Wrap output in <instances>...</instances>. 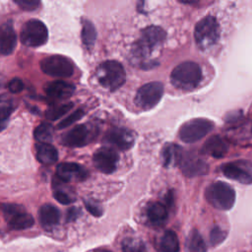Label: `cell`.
Segmentation results:
<instances>
[{
	"instance_id": "39",
	"label": "cell",
	"mask_w": 252,
	"mask_h": 252,
	"mask_svg": "<svg viewBox=\"0 0 252 252\" xmlns=\"http://www.w3.org/2000/svg\"><path fill=\"white\" fill-rule=\"evenodd\" d=\"M92 252H112V251H110L108 249H104V248H97V249H94Z\"/></svg>"
},
{
	"instance_id": "32",
	"label": "cell",
	"mask_w": 252,
	"mask_h": 252,
	"mask_svg": "<svg viewBox=\"0 0 252 252\" xmlns=\"http://www.w3.org/2000/svg\"><path fill=\"white\" fill-rule=\"evenodd\" d=\"M226 236V231L222 230L220 227L219 226H215L210 234V241L211 244L216 246L218 244H220L221 241H223V239Z\"/></svg>"
},
{
	"instance_id": "23",
	"label": "cell",
	"mask_w": 252,
	"mask_h": 252,
	"mask_svg": "<svg viewBox=\"0 0 252 252\" xmlns=\"http://www.w3.org/2000/svg\"><path fill=\"white\" fill-rule=\"evenodd\" d=\"M182 149L174 144H168L164 147L162 151V161L164 166L175 165L179 163L180 158L182 156Z\"/></svg>"
},
{
	"instance_id": "25",
	"label": "cell",
	"mask_w": 252,
	"mask_h": 252,
	"mask_svg": "<svg viewBox=\"0 0 252 252\" xmlns=\"http://www.w3.org/2000/svg\"><path fill=\"white\" fill-rule=\"evenodd\" d=\"M186 251L187 252H206V244L197 230H192L186 240Z\"/></svg>"
},
{
	"instance_id": "4",
	"label": "cell",
	"mask_w": 252,
	"mask_h": 252,
	"mask_svg": "<svg viewBox=\"0 0 252 252\" xmlns=\"http://www.w3.org/2000/svg\"><path fill=\"white\" fill-rule=\"evenodd\" d=\"M220 34L219 23L213 16H207L196 24L194 36L201 49H207L215 45L220 38Z\"/></svg>"
},
{
	"instance_id": "27",
	"label": "cell",
	"mask_w": 252,
	"mask_h": 252,
	"mask_svg": "<svg viewBox=\"0 0 252 252\" xmlns=\"http://www.w3.org/2000/svg\"><path fill=\"white\" fill-rule=\"evenodd\" d=\"M34 138L42 144H50L53 139V128L49 123H41L34 129Z\"/></svg>"
},
{
	"instance_id": "15",
	"label": "cell",
	"mask_w": 252,
	"mask_h": 252,
	"mask_svg": "<svg viewBox=\"0 0 252 252\" xmlns=\"http://www.w3.org/2000/svg\"><path fill=\"white\" fill-rule=\"evenodd\" d=\"M178 165L183 174L188 177L206 174L208 171V164L206 161L190 153H182Z\"/></svg>"
},
{
	"instance_id": "2",
	"label": "cell",
	"mask_w": 252,
	"mask_h": 252,
	"mask_svg": "<svg viewBox=\"0 0 252 252\" xmlns=\"http://www.w3.org/2000/svg\"><path fill=\"white\" fill-rule=\"evenodd\" d=\"M98 83L105 89L113 92L122 87L126 81V73L121 63L107 60L97 68Z\"/></svg>"
},
{
	"instance_id": "6",
	"label": "cell",
	"mask_w": 252,
	"mask_h": 252,
	"mask_svg": "<svg viewBox=\"0 0 252 252\" xmlns=\"http://www.w3.org/2000/svg\"><path fill=\"white\" fill-rule=\"evenodd\" d=\"M165 32L158 26H150L143 30L141 37L137 42L136 52L139 56L145 57L159 47L165 40Z\"/></svg>"
},
{
	"instance_id": "11",
	"label": "cell",
	"mask_w": 252,
	"mask_h": 252,
	"mask_svg": "<svg viewBox=\"0 0 252 252\" xmlns=\"http://www.w3.org/2000/svg\"><path fill=\"white\" fill-rule=\"evenodd\" d=\"M94 126L89 124H80L65 133L62 138V143L70 148H80L91 143L96 136Z\"/></svg>"
},
{
	"instance_id": "17",
	"label": "cell",
	"mask_w": 252,
	"mask_h": 252,
	"mask_svg": "<svg viewBox=\"0 0 252 252\" xmlns=\"http://www.w3.org/2000/svg\"><path fill=\"white\" fill-rule=\"evenodd\" d=\"M17 45V34L11 21L0 26V54H11Z\"/></svg>"
},
{
	"instance_id": "30",
	"label": "cell",
	"mask_w": 252,
	"mask_h": 252,
	"mask_svg": "<svg viewBox=\"0 0 252 252\" xmlns=\"http://www.w3.org/2000/svg\"><path fill=\"white\" fill-rule=\"evenodd\" d=\"M15 105L12 98L2 95L0 96V118L9 119V116L14 111Z\"/></svg>"
},
{
	"instance_id": "33",
	"label": "cell",
	"mask_w": 252,
	"mask_h": 252,
	"mask_svg": "<svg viewBox=\"0 0 252 252\" xmlns=\"http://www.w3.org/2000/svg\"><path fill=\"white\" fill-rule=\"evenodd\" d=\"M85 207L88 212L93 215L94 217H100L102 215V208L101 206L94 200L89 199L85 200Z\"/></svg>"
},
{
	"instance_id": "19",
	"label": "cell",
	"mask_w": 252,
	"mask_h": 252,
	"mask_svg": "<svg viewBox=\"0 0 252 252\" xmlns=\"http://www.w3.org/2000/svg\"><path fill=\"white\" fill-rule=\"evenodd\" d=\"M38 220L44 229L50 230L58 224L60 220V212L51 204L42 205L38 211Z\"/></svg>"
},
{
	"instance_id": "34",
	"label": "cell",
	"mask_w": 252,
	"mask_h": 252,
	"mask_svg": "<svg viewBox=\"0 0 252 252\" xmlns=\"http://www.w3.org/2000/svg\"><path fill=\"white\" fill-rule=\"evenodd\" d=\"M53 197L57 202H59L62 205H69L75 201V199L72 196H70L65 191L59 190V189H57L53 192Z\"/></svg>"
},
{
	"instance_id": "26",
	"label": "cell",
	"mask_w": 252,
	"mask_h": 252,
	"mask_svg": "<svg viewBox=\"0 0 252 252\" xmlns=\"http://www.w3.org/2000/svg\"><path fill=\"white\" fill-rule=\"evenodd\" d=\"M82 41L87 46H93L96 39V31L94 24L89 20H82Z\"/></svg>"
},
{
	"instance_id": "24",
	"label": "cell",
	"mask_w": 252,
	"mask_h": 252,
	"mask_svg": "<svg viewBox=\"0 0 252 252\" xmlns=\"http://www.w3.org/2000/svg\"><path fill=\"white\" fill-rule=\"evenodd\" d=\"M161 252H179V240L176 233L172 230H166L159 241Z\"/></svg>"
},
{
	"instance_id": "22",
	"label": "cell",
	"mask_w": 252,
	"mask_h": 252,
	"mask_svg": "<svg viewBox=\"0 0 252 252\" xmlns=\"http://www.w3.org/2000/svg\"><path fill=\"white\" fill-rule=\"evenodd\" d=\"M35 155L36 159L45 165L53 164L58 159V153L55 147H53L51 144H42L38 143L35 147Z\"/></svg>"
},
{
	"instance_id": "13",
	"label": "cell",
	"mask_w": 252,
	"mask_h": 252,
	"mask_svg": "<svg viewBox=\"0 0 252 252\" xmlns=\"http://www.w3.org/2000/svg\"><path fill=\"white\" fill-rule=\"evenodd\" d=\"M119 156L114 149L101 147L95 151L93 162L96 169L105 174H110L116 170Z\"/></svg>"
},
{
	"instance_id": "14",
	"label": "cell",
	"mask_w": 252,
	"mask_h": 252,
	"mask_svg": "<svg viewBox=\"0 0 252 252\" xmlns=\"http://www.w3.org/2000/svg\"><path fill=\"white\" fill-rule=\"evenodd\" d=\"M56 174L64 182H81L88 178V170L76 162H61L56 167Z\"/></svg>"
},
{
	"instance_id": "21",
	"label": "cell",
	"mask_w": 252,
	"mask_h": 252,
	"mask_svg": "<svg viewBox=\"0 0 252 252\" xmlns=\"http://www.w3.org/2000/svg\"><path fill=\"white\" fill-rule=\"evenodd\" d=\"M167 209L160 202L151 203L147 208V219L154 225H161L167 220Z\"/></svg>"
},
{
	"instance_id": "12",
	"label": "cell",
	"mask_w": 252,
	"mask_h": 252,
	"mask_svg": "<svg viewBox=\"0 0 252 252\" xmlns=\"http://www.w3.org/2000/svg\"><path fill=\"white\" fill-rule=\"evenodd\" d=\"M221 171L225 177L239 183H252V162L250 160L237 159L223 163Z\"/></svg>"
},
{
	"instance_id": "36",
	"label": "cell",
	"mask_w": 252,
	"mask_h": 252,
	"mask_svg": "<svg viewBox=\"0 0 252 252\" xmlns=\"http://www.w3.org/2000/svg\"><path fill=\"white\" fill-rule=\"evenodd\" d=\"M8 89L12 94H18L23 91L24 89V84L23 81L19 78H14L12 79L9 84H8Z\"/></svg>"
},
{
	"instance_id": "3",
	"label": "cell",
	"mask_w": 252,
	"mask_h": 252,
	"mask_svg": "<svg viewBox=\"0 0 252 252\" xmlns=\"http://www.w3.org/2000/svg\"><path fill=\"white\" fill-rule=\"evenodd\" d=\"M206 200L216 209L227 211L235 202V192L227 183L216 181L210 184L205 191Z\"/></svg>"
},
{
	"instance_id": "7",
	"label": "cell",
	"mask_w": 252,
	"mask_h": 252,
	"mask_svg": "<svg viewBox=\"0 0 252 252\" xmlns=\"http://www.w3.org/2000/svg\"><path fill=\"white\" fill-rule=\"evenodd\" d=\"M214 128V123L206 118H194L184 123L179 129V138L185 143H195Z\"/></svg>"
},
{
	"instance_id": "38",
	"label": "cell",
	"mask_w": 252,
	"mask_h": 252,
	"mask_svg": "<svg viewBox=\"0 0 252 252\" xmlns=\"http://www.w3.org/2000/svg\"><path fill=\"white\" fill-rule=\"evenodd\" d=\"M7 123H8V119H2V118H0V132L6 127Z\"/></svg>"
},
{
	"instance_id": "10",
	"label": "cell",
	"mask_w": 252,
	"mask_h": 252,
	"mask_svg": "<svg viewBox=\"0 0 252 252\" xmlns=\"http://www.w3.org/2000/svg\"><path fill=\"white\" fill-rule=\"evenodd\" d=\"M163 94V85L159 82H150L142 86L136 94L135 103L144 110L155 107Z\"/></svg>"
},
{
	"instance_id": "5",
	"label": "cell",
	"mask_w": 252,
	"mask_h": 252,
	"mask_svg": "<svg viewBox=\"0 0 252 252\" xmlns=\"http://www.w3.org/2000/svg\"><path fill=\"white\" fill-rule=\"evenodd\" d=\"M48 39V31L43 22L32 19L27 21L21 30L20 40L29 47H38L46 43Z\"/></svg>"
},
{
	"instance_id": "8",
	"label": "cell",
	"mask_w": 252,
	"mask_h": 252,
	"mask_svg": "<svg viewBox=\"0 0 252 252\" xmlns=\"http://www.w3.org/2000/svg\"><path fill=\"white\" fill-rule=\"evenodd\" d=\"M41 71L54 78H69L74 73L73 62L62 55H51L40 61Z\"/></svg>"
},
{
	"instance_id": "1",
	"label": "cell",
	"mask_w": 252,
	"mask_h": 252,
	"mask_svg": "<svg viewBox=\"0 0 252 252\" xmlns=\"http://www.w3.org/2000/svg\"><path fill=\"white\" fill-rule=\"evenodd\" d=\"M171 84L182 91H192L202 81V70L200 66L192 61L178 64L170 74Z\"/></svg>"
},
{
	"instance_id": "18",
	"label": "cell",
	"mask_w": 252,
	"mask_h": 252,
	"mask_svg": "<svg viewBox=\"0 0 252 252\" xmlns=\"http://www.w3.org/2000/svg\"><path fill=\"white\" fill-rule=\"evenodd\" d=\"M75 86L68 82L57 80L48 83L45 88V94L54 99H66L70 97L75 92Z\"/></svg>"
},
{
	"instance_id": "20",
	"label": "cell",
	"mask_w": 252,
	"mask_h": 252,
	"mask_svg": "<svg viewBox=\"0 0 252 252\" xmlns=\"http://www.w3.org/2000/svg\"><path fill=\"white\" fill-rule=\"evenodd\" d=\"M228 151L227 143L219 135H214L207 140L202 148V152L216 158H222Z\"/></svg>"
},
{
	"instance_id": "16",
	"label": "cell",
	"mask_w": 252,
	"mask_h": 252,
	"mask_svg": "<svg viewBox=\"0 0 252 252\" xmlns=\"http://www.w3.org/2000/svg\"><path fill=\"white\" fill-rule=\"evenodd\" d=\"M104 140L121 151H127L134 145V135L126 128H111L105 135Z\"/></svg>"
},
{
	"instance_id": "28",
	"label": "cell",
	"mask_w": 252,
	"mask_h": 252,
	"mask_svg": "<svg viewBox=\"0 0 252 252\" xmlns=\"http://www.w3.org/2000/svg\"><path fill=\"white\" fill-rule=\"evenodd\" d=\"M122 252H147L145 243L138 238L126 237L121 242Z\"/></svg>"
},
{
	"instance_id": "37",
	"label": "cell",
	"mask_w": 252,
	"mask_h": 252,
	"mask_svg": "<svg viewBox=\"0 0 252 252\" xmlns=\"http://www.w3.org/2000/svg\"><path fill=\"white\" fill-rule=\"evenodd\" d=\"M81 215V210L79 208H76V207H73V208H70L67 212V216H66V220L68 221H72V220H75L79 216Z\"/></svg>"
},
{
	"instance_id": "29",
	"label": "cell",
	"mask_w": 252,
	"mask_h": 252,
	"mask_svg": "<svg viewBox=\"0 0 252 252\" xmlns=\"http://www.w3.org/2000/svg\"><path fill=\"white\" fill-rule=\"evenodd\" d=\"M74 104L72 102H67V103H62L59 105L52 106L48 108L45 112V117L49 120H57L58 118L62 117L64 114H66L70 109H72Z\"/></svg>"
},
{
	"instance_id": "35",
	"label": "cell",
	"mask_w": 252,
	"mask_h": 252,
	"mask_svg": "<svg viewBox=\"0 0 252 252\" xmlns=\"http://www.w3.org/2000/svg\"><path fill=\"white\" fill-rule=\"evenodd\" d=\"M14 2L25 11H34L39 5V1L36 0H15Z\"/></svg>"
},
{
	"instance_id": "9",
	"label": "cell",
	"mask_w": 252,
	"mask_h": 252,
	"mask_svg": "<svg viewBox=\"0 0 252 252\" xmlns=\"http://www.w3.org/2000/svg\"><path fill=\"white\" fill-rule=\"evenodd\" d=\"M4 217L11 229L23 230L33 225L34 220L32 216L27 213L21 205L4 204L2 206Z\"/></svg>"
},
{
	"instance_id": "31",
	"label": "cell",
	"mask_w": 252,
	"mask_h": 252,
	"mask_svg": "<svg viewBox=\"0 0 252 252\" xmlns=\"http://www.w3.org/2000/svg\"><path fill=\"white\" fill-rule=\"evenodd\" d=\"M83 115H84L83 109H77V110H75L73 113H71L70 115H68L66 118L62 119V120L58 123V125H57L58 129H64V128H66V127L72 125V124L75 123L76 121L80 120V119L83 117Z\"/></svg>"
}]
</instances>
